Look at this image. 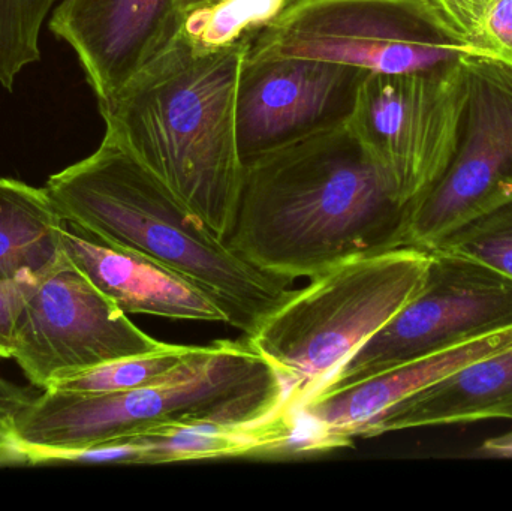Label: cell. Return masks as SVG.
<instances>
[{"label":"cell","instance_id":"1","mask_svg":"<svg viewBox=\"0 0 512 511\" xmlns=\"http://www.w3.org/2000/svg\"><path fill=\"white\" fill-rule=\"evenodd\" d=\"M409 210L345 125L245 165L227 245L271 275L312 279L408 246Z\"/></svg>","mask_w":512,"mask_h":511},{"label":"cell","instance_id":"2","mask_svg":"<svg viewBox=\"0 0 512 511\" xmlns=\"http://www.w3.org/2000/svg\"><path fill=\"white\" fill-rule=\"evenodd\" d=\"M248 50L204 53L176 39L110 101L99 104L105 135L125 147L225 243L245 177L236 102Z\"/></svg>","mask_w":512,"mask_h":511},{"label":"cell","instance_id":"3","mask_svg":"<svg viewBox=\"0 0 512 511\" xmlns=\"http://www.w3.org/2000/svg\"><path fill=\"white\" fill-rule=\"evenodd\" d=\"M66 224L137 252L206 291L228 326L252 335L294 290L240 257L116 140L53 174L44 186Z\"/></svg>","mask_w":512,"mask_h":511},{"label":"cell","instance_id":"4","mask_svg":"<svg viewBox=\"0 0 512 511\" xmlns=\"http://www.w3.org/2000/svg\"><path fill=\"white\" fill-rule=\"evenodd\" d=\"M282 375L246 339L195 345L156 383L129 392L42 390L18 414L14 437L30 465L183 423H255L288 408Z\"/></svg>","mask_w":512,"mask_h":511},{"label":"cell","instance_id":"5","mask_svg":"<svg viewBox=\"0 0 512 511\" xmlns=\"http://www.w3.org/2000/svg\"><path fill=\"white\" fill-rule=\"evenodd\" d=\"M430 254L391 249L345 261L312 278L246 341L276 368L295 410L420 290Z\"/></svg>","mask_w":512,"mask_h":511},{"label":"cell","instance_id":"6","mask_svg":"<svg viewBox=\"0 0 512 511\" xmlns=\"http://www.w3.org/2000/svg\"><path fill=\"white\" fill-rule=\"evenodd\" d=\"M248 54L325 60L366 74H451L474 51L432 0H295Z\"/></svg>","mask_w":512,"mask_h":511},{"label":"cell","instance_id":"7","mask_svg":"<svg viewBox=\"0 0 512 511\" xmlns=\"http://www.w3.org/2000/svg\"><path fill=\"white\" fill-rule=\"evenodd\" d=\"M456 144L435 183L411 204V248L432 251L472 219L512 201V66L466 57Z\"/></svg>","mask_w":512,"mask_h":511},{"label":"cell","instance_id":"8","mask_svg":"<svg viewBox=\"0 0 512 511\" xmlns=\"http://www.w3.org/2000/svg\"><path fill=\"white\" fill-rule=\"evenodd\" d=\"M429 254L417 294L319 390L337 389L512 327L510 276L450 252Z\"/></svg>","mask_w":512,"mask_h":511},{"label":"cell","instance_id":"9","mask_svg":"<svg viewBox=\"0 0 512 511\" xmlns=\"http://www.w3.org/2000/svg\"><path fill=\"white\" fill-rule=\"evenodd\" d=\"M164 347L63 255L38 276L18 315L12 360L32 386L47 390L104 363Z\"/></svg>","mask_w":512,"mask_h":511},{"label":"cell","instance_id":"10","mask_svg":"<svg viewBox=\"0 0 512 511\" xmlns=\"http://www.w3.org/2000/svg\"><path fill=\"white\" fill-rule=\"evenodd\" d=\"M463 101V65L451 74H367L361 83L349 128L403 203H414L447 167Z\"/></svg>","mask_w":512,"mask_h":511},{"label":"cell","instance_id":"11","mask_svg":"<svg viewBox=\"0 0 512 511\" xmlns=\"http://www.w3.org/2000/svg\"><path fill=\"white\" fill-rule=\"evenodd\" d=\"M366 72L325 60L249 56L237 87V146L243 165L348 125Z\"/></svg>","mask_w":512,"mask_h":511},{"label":"cell","instance_id":"12","mask_svg":"<svg viewBox=\"0 0 512 511\" xmlns=\"http://www.w3.org/2000/svg\"><path fill=\"white\" fill-rule=\"evenodd\" d=\"M48 26L104 104L176 41L177 0H60Z\"/></svg>","mask_w":512,"mask_h":511},{"label":"cell","instance_id":"13","mask_svg":"<svg viewBox=\"0 0 512 511\" xmlns=\"http://www.w3.org/2000/svg\"><path fill=\"white\" fill-rule=\"evenodd\" d=\"M66 258L126 315L228 324L224 309L197 285L158 261L101 242L66 224Z\"/></svg>","mask_w":512,"mask_h":511},{"label":"cell","instance_id":"14","mask_svg":"<svg viewBox=\"0 0 512 511\" xmlns=\"http://www.w3.org/2000/svg\"><path fill=\"white\" fill-rule=\"evenodd\" d=\"M510 345L512 327L394 366L337 389L318 390L295 411L313 423L334 449H345L354 444L355 438H361V432L370 420L388 408L451 372Z\"/></svg>","mask_w":512,"mask_h":511},{"label":"cell","instance_id":"15","mask_svg":"<svg viewBox=\"0 0 512 511\" xmlns=\"http://www.w3.org/2000/svg\"><path fill=\"white\" fill-rule=\"evenodd\" d=\"M490 419L512 420V345L388 408L364 426L361 438Z\"/></svg>","mask_w":512,"mask_h":511},{"label":"cell","instance_id":"16","mask_svg":"<svg viewBox=\"0 0 512 511\" xmlns=\"http://www.w3.org/2000/svg\"><path fill=\"white\" fill-rule=\"evenodd\" d=\"M66 222L44 188L0 177V279L42 275L63 258Z\"/></svg>","mask_w":512,"mask_h":511},{"label":"cell","instance_id":"17","mask_svg":"<svg viewBox=\"0 0 512 511\" xmlns=\"http://www.w3.org/2000/svg\"><path fill=\"white\" fill-rule=\"evenodd\" d=\"M295 0H177L176 39L197 51L251 47Z\"/></svg>","mask_w":512,"mask_h":511},{"label":"cell","instance_id":"18","mask_svg":"<svg viewBox=\"0 0 512 511\" xmlns=\"http://www.w3.org/2000/svg\"><path fill=\"white\" fill-rule=\"evenodd\" d=\"M194 348L195 345L167 344V347L153 353L138 354L96 366L75 377L66 378L47 390L102 395L140 389L156 383L182 365Z\"/></svg>","mask_w":512,"mask_h":511},{"label":"cell","instance_id":"19","mask_svg":"<svg viewBox=\"0 0 512 511\" xmlns=\"http://www.w3.org/2000/svg\"><path fill=\"white\" fill-rule=\"evenodd\" d=\"M60 0H0V86L12 90L24 68L39 62V38Z\"/></svg>","mask_w":512,"mask_h":511},{"label":"cell","instance_id":"20","mask_svg":"<svg viewBox=\"0 0 512 511\" xmlns=\"http://www.w3.org/2000/svg\"><path fill=\"white\" fill-rule=\"evenodd\" d=\"M432 251L469 258L512 278V201L457 228Z\"/></svg>","mask_w":512,"mask_h":511},{"label":"cell","instance_id":"21","mask_svg":"<svg viewBox=\"0 0 512 511\" xmlns=\"http://www.w3.org/2000/svg\"><path fill=\"white\" fill-rule=\"evenodd\" d=\"M475 56L512 66V0H495L468 39Z\"/></svg>","mask_w":512,"mask_h":511},{"label":"cell","instance_id":"22","mask_svg":"<svg viewBox=\"0 0 512 511\" xmlns=\"http://www.w3.org/2000/svg\"><path fill=\"white\" fill-rule=\"evenodd\" d=\"M36 281V275L0 279V359H12L15 324Z\"/></svg>","mask_w":512,"mask_h":511},{"label":"cell","instance_id":"23","mask_svg":"<svg viewBox=\"0 0 512 511\" xmlns=\"http://www.w3.org/2000/svg\"><path fill=\"white\" fill-rule=\"evenodd\" d=\"M432 2L435 3L445 21L450 24L451 29L456 30L468 41L478 21L495 0H432Z\"/></svg>","mask_w":512,"mask_h":511},{"label":"cell","instance_id":"24","mask_svg":"<svg viewBox=\"0 0 512 511\" xmlns=\"http://www.w3.org/2000/svg\"><path fill=\"white\" fill-rule=\"evenodd\" d=\"M35 395L24 387L0 377V423L14 428L18 414L33 401Z\"/></svg>","mask_w":512,"mask_h":511},{"label":"cell","instance_id":"25","mask_svg":"<svg viewBox=\"0 0 512 511\" xmlns=\"http://www.w3.org/2000/svg\"><path fill=\"white\" fill-rule=\"evenodd\" d=\"M484 453L492 456H512V432L501 438H493L483 446Z\"/></svg>","mask_w":512,"mask_h":511},{"label":"cell","instance_id":"26","mask_svg":"<svg viewBox=\"0 0 512 511\" xmlns=\"http://www.w3.org/2000/svg\"><path fill=\"white\" fill-rule=\"evenodd\" d=\"M18 443L14 437V429L5 423H0V447L11 446V444Z\"/></svg>","mask_w":512,"mask_h":511}]
</instances>
